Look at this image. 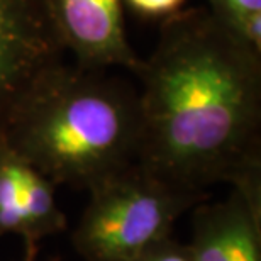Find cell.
I'll return each mask as SVG.
<instances>
[{
  "mask_svg": "<svg viewBox=\"0 0 261 261\" xmlns=\"http://www.w3.org/2000/svg\"><path fill=\"white\" fill-rule=\"evenodd\" d=\"M207 9L244 44L261 55V0H205Z\"/></svg>",
  "mask_w": 261,
  "mask_h": 261,
  "instance_id": "8",
  "label": "cell"
},
{
  "mask_svg": "<svg viewBox=\"0 0 261 261\" xmlns=\"http://www.w3.org/2000/svg\"><path fill=\"white\" fill-rule=\"evenodd\" d=\"M138 90L102 70L51 65L0 124V138L58 185L90 190L138 163Z\"/></svg>",
  "mask_w": 261,
  "mask_h": 261,
  "instance_id": "2",
  "label": "cell"
},
{
  "mask_svg": "<svg viewBox=\"0 0 261 261\" xmlns=\"http://www.w3.org/2000/svg\"><path fill=\"white\" fill-rule=\"evenodd\" d=\"M127 7L143 19L161 20L178 14L189 0H122Z\"/></svg>",
  "mask_w": 261,
  "mask_h": 261,
  "instance_id": "9",
  "label": "cell"
},
{
  "mask_svg": "<svg viewBox=\"0 0 261 261\" xmlns=\"http://www.w3.org/2000/svg\"><path fill=\"white\" fill-rule=\"evenodd\" d=\"M66 229L56 185L0 138V236L14 234L25 246Z\"/></svg>",
  "mask_w": 261,
  "mask_h": 261,
  "instance_id": "7",
  "label": "cell"
},
{
  "mask_svg": "<svg viewBox=\"0 0 261 261\" xmlns=\"http://www.w3.org/2000/svg\"><path fill=\"white\" fill-rule=\"evenodd\" d=\"M61 49L75 65L102 70L121 66L138 71L141 58L129 44L122 0H44Z\"/></svg>",
  "mask_w": 261,
  "mask_h": 261,
  "instance_id": "4",
  "label": "cell"
},
{
  "mask_svg": "<svg viewBox=\"0 0 261 261\" xmlns=\"http://www.w3.org/2000/svg\"><path fill=\"white\" fill-rule=\"evenodd\" d=\"M88 194L71 236L85 261H136L171 238L176 221L208 197L168 184L138 163L93 185Z\"/></svg>",
  "mask_w": 261,
  "mask_h": 261,
  "instance_id": "3",
  "label": "cell"
},
{
  "mask_svg": "<svg viewBox=\"0 0 261 261\" xmlns=\"http://www.w3.org/2000/svg\"><path fill=\"white\" fill-rule=\"evenodd\" d=\"M136 75L141 168L202 194L261 175V55L207 7L165 19Z\"/></svg>",
  "mask_w": 261,
  "mask_h": 261,
  "instance_id": "1",
  "label": "cell"
},
{
  "mask_svg": "<svg viewBox=\"0 0 261 261\" xmlns=\"http://www.w3.org/2000/svg\"><path fill=\"white\" fill-rule=\"evenodd\" d=\"M22 261H38V246H28Z\"/></svg>",
  "mask_w": 261,
  "mask_h": 261,
  "instance_id": "11",
  "label": "cell"
},
{
  "mask_svg": "<svg viewBox=\"0 0 261 261\" xmlns=\"http://www.w3.org/2000/svg\"><path fill=\"white\" fill-rule=\"evenodd\" d=\"M63 53L44 0H0V124L31 83L61 61Z\"/></svg>",
  "mask_w": 261,
  "mask_h": 261,
  "instance_id": "5",
  "label": "cell"
},
{
  "mask_svg": "<svg viewBox=\"0 0 261 261\" xmlns=\"http://www.w3.org/2000/svg\"><path fill=\"white\" fill-rule=\"evenodd\" d=\"M136 261H190V256L185 244L178 243L171 236L153 246Z\"/></svg>",
  "mask_w": 261,
  "mask_h": 261,
  "instance_id": "10",
  "label": "cell"
},
{
  "mask_svg": "<svg viewBox=\"0 0 261 261\" xmlns=\"http://www.w3.org/2000/svg\"><path fill=\"white\" fill-rule=\"evenodd\" d=\"M190 261H261V175L231 185L226 198L195 205Z\"/></svg>",
  "mask_w": 261,
  "mask_h": 261,
  "instance_id": "6",
  "label": "cell"
}]
</instances>
